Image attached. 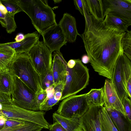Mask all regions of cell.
<instances>
[{
	"instance_id": "cell-1",
	"label": "cell",
	"mask_w": 131,
	"mask_h": 131,
	"mask_svg": "<svg viewBox=\"0 0 131 131\" xmlns=\"http://www.w3.org/2000/svg\"><path fill=\"white\" fill-rule=\"evenodd\" d=\"M91 17V23L80 36L94 71L111 80L116 61L124 53L121 39L125 32L107 26L103 21Z\"/></svg>"
},
{
	"instance_id": "cell-2",
	"label": "cell",
	"mask_w": 131,
	"mask_h": 131,
	"mask_svg": "<svg viewBox=\"0 0 131 131\" xmlns=\"http://www.w3.org/2000/svg\"><path fill=\"white\" fill-rule=\"evenodd\" d=\"M22 10L29 16L40 35L57 24L56 15L46 0H17Z\"/></svg>"
},
{
	"instance_id": "cell-3",
	"label": "cell",
	"mask_w": 131,
	"mask_h": 131,
	"mask_svg": "<svg viewBox=\"0 0 131 131\" xmlns=\"http://www.w3.org/2000/svg\"><path fill=\"white\" fill-rule=\"evenodd\" d=\"M7 68L13 76L19 78L36 95L43 90L40 76L27 53L16 54Z\"/></svg>"
},
{
	"instance_id": "cell-4",
	"label": "cell",
	"mask_w": 131,
	"mask_h": 131,
	"mask_svg": "<svg viewBox=\"0 0 131 131\" xmlns=\"http://www.w3.org/2000/svg\"><path fill=\"white\" fill-rule=\"evenodd\" d=\"M67 66L66 80L60 101L76 95L85 88L89 83V69L80 59L70 60Z\"/></svg>"
},
{
	"instance_id": "cell-5",
	"label": "cell",
	"mask_w": 131,
	"mask_h": 131,
	"mask_svg": "<svg viewBox=\"0 0 131 131\" xmlns=\"http://www.w3.org/2000/svg\"><path fill=\"white\" fill-rule=\"evenodd\" d=\"M45 113L42 111H31L10 104H0V116L28 121L36 124L43 128L49 129L50 125L45 118Z\"/></svg>"
},
{
	"instance_id": "cell-6",
	"label": "cell",
	"mask_w": 131,
	"mask_h": 131,
	"mask_svg": "<svg viewBox=\"0 0 131 131\" xmlns=\"http://www.w3.org/2000/svg\"><path fill=\"white\" fill-rule=\"evenodd\" d=\"M13 76V85L11 93L12 104L28 111L39 110L36 94L19 78L16 75Z\"/></svg>"
},
{
	"instance_id": "cell-7",
	"label": "cell",
	"mask_w": 131,
	"mask_h": 131,
	"mask_svg": "<svg viewBox=\"0 0 131 131\" xmlns=\"http://www.w3.org/2000/svg\"><path fill=\"white\" fill-rule=\"evenodd\" d=\"M27 53L40 78L44 77L51 69L52 52L43 41L39 40Z\"/></svg>"
},
{
	"instance_id": "cell-8",
	"label": "cell",
	"mask_w": 131,
	"mask_h": 131,
	"mask_svg": "<svg viewBox=\"0 0 131 131\" xmlns=\"http://www.w3.org/2000/svg\"><path fill=\"white\" fill-rule=\"evenodd\" d=\"M89 107L86 99V93L75 95L63 100L55 112L66 117L80 118Z\"/></svg>"
},
{
	"instance_id": "cell-9",
	"label": "cell",
	"mask_w": 131,
	"mask_h": 131,
	"mask_svg": "<svg viewBox=\"0 0 131 131\" xmlns=\"http://www.w3.org/2000/svg\"><path fill=\"white\" fill-rule=\"evenodd\" d=\"M104 15L120 18L131 25V0H102Z\"/></svg>"
},
{
	"instance_id": "cell-10",
	"label": "cell",
	"mask_w": 131,
	"mask_h": 131,
	"mask_svg": "<svg viewBox=\"0 0 131 131\" xmlns=\"http://www.w3.org/2000/svg\"><path fill=\"white\" fill-rule=\"evenodd\" d=\"M44 44L52 52L60 51L61 48L66 45L67 42L63 32L58 24L50 27L41 35Z\"/></svg>"
},
{
	"instance_id": "cell-11",
	"label": "cell",
	"mask_w": 131,
	"mask_h": 131,
	"mask_svg": "<svg viewBox=\"0 0 131 131\" xmlns=\"http://www.w3.org/2000/svg\"><path fill=\"white\" fill-rule=\"evenodd\" d=\"M102 88L105 99L104 106L106 109L117 111L127 117L121 102L111 80L106 79Z\"/></svg>"
},
{
	"instance_id": "cell-12",
	"label": "cell",
	"mask_w": 131,
	"mask_h": 131,
	"mask_svg": "<svg viewBox=\"0 0 131 131\" xmlns=\"http://www.w3.org/2000/svg\"><path fill=\"white\" fill-rule=\"evenodd\" d=\"M51 70L55 85L65 84L67 73V62L60 51H55L53 55Z\"/></svg>"
},
{
	"instance_id": "cell-13",
	"label": "cell",
	"mask_w": 131,
	"mask_h": 131,
	"mask_svg": "<svg viewBox=\"0 0 131 131\" xmlns=\"http://www.w3.org/2000/svg\"><path fill=\"white\" fill-rule=\"evenodd\" d=\"M101 106L89 107L80 118V126L83 131H101L99 118Z\"/></svg>"
},
{
	"instance_id": "cell-14",
	"label": "cell",
	"mask_w": 131,
	"mask_h": 131,
	"mask_svg": "<svg viewBox=\"0 0 131 131\" xmlns=\"http://www.w3.org/2000/svg\"><path fill=\"white\" fill-rule=\"evenodd\" d=\"M124 53L118 57L114 67L111 81L121 101L124 97H129L123 82L122 69L124 62Z\"/></svg>"
},
{
	"instance_id": "cell-15",
	"label": "cell",
	"mask_w": 131,
	"mask_h": 131,
	"mask_svg": "<svg viewBox=\"0 0 131 131\" xmlns=\"http://www.w3.org/2000/svg\"><path fill=\"white\" fill-rule=\"evenodd\" d=\"M65 36L67 42H75L77 36H80L77 28L75 18L70 14L66 13L58 24Z\"/></svg>"
},
{
	"instance_id": "cell-16",
	"label": "cell",
	"mask_w": 131,
	"mask_h": 131,
	"mask_svg": "<svg viewBox=\"0 0 131 131\" xmlns=\"http://www.w3.org/2000/svg\"><path fill=\"white\" fill-rule=\"evenodd\" d=\"M39 37L40 34L36 31L25 35V38L20 42L0 43V45L11 48L16 54L27 53L39 40Z\"/></svg>"
},
{
	"instance_id": "cell-17",
	"label": "cell",
	"mask_w": 131,
	"mask_h": 131,
	"mask_svg": "<svg viewBox=\"0 0 131 131\" xmlns=\"http://www.w3.org/2000/svg\"><path fill=\"white\" fill-rule=\"evenodd\" d=\"M106 109L110 117L118 131H131V122L127 117L117 111Z\"/></svg>"
},
{
	"instance_id": "cell-18",
	"label": "cell",
	"mask_w": 131,
	"mask_h": 131,
	"mask_svg": "<svg viewBox=\"0 0 131 131\" xmlns=\"http://www.w3.org/2000/svg\"><path fill=\"white\" fill-rule=\"evenodd\" d=\"M86 97L89 107L104 106L105 99L102 87L91 89L86 93Z\"/></svg>"
},
{
	"instance_id": "cell-19",
	"label": "cell",
	"mask_w": 131,
	"mask_h": 131,
	"mask_svg": "<svg viewBox=\"0 0 131 131\" xmlns=\"http://www.w3.org/2000/svg\"><path fill=\"white\" fill-rule=\"evenodd\" d=\"M90 14L97 20L102 21L105 17L102 0H85Z\"/></svg>"
},
{
	"instance_id": "cell-20",
	"label": "cell",
	"mask_w": 131,
	"mask_h": 131,
	"mask_svg": "<svg viewBox=\"0 0 131 131\" xmlns=\"http://www.w3.org/2000/svg\"><path fill=\"white\" fill-rule=\"evenodd\" d=\"M13 76L7 68L0 70V92L11 95Z\"/></svg>"
},
{
	"instance_id": "cell-21",
	"label": "cell",
	"mask_w": 131,
	"mask_h": 131,
	"mask_svg": "<svg viewBox=\"0 0 131 131\" xmlns=\"http://www.w3.org/2000/svg\"><path fill=\"white\" fill-rule=\"evenodd\" d=\"M53 119L60 124L66 131H75L80 127V118H70L61 116L55 112L52 115Z\"/></svg>"
},
{
	"instance_id": "cell-22",
	"label": "cell",
	"mask_w": 131,
	"mask_h": 131,
	"mask_svg": "<svg viewBox=\"0 0 131 131\" xmlns=\"http://www.w3.org/2000/svg\"><path fill=\"white\" fill-rule=\"evenodd\" d=\"M99 118L101 131H118L104 106L99 110Z\"/></svg>"
},
{
	"instance_id": "cell-23",
	"label": "cell",
	"mask_w": 131,
	"mask_h": 131,
	"mask_svg": "<svg viewBox=\"0 0 131 131\" xmlns=\"http://www.w3.org/2000/svg\"><path fill=\"white\" fill-rule=\"evenodd\" d=\"M131 61L124 54L122 77L124 85L130 100L131 99Z\"/></svg>"
},
{
	"instance_id": "cell-24",
	"label": "cell",
	"mask_w": 131,
	"mask_h": 131,
	"mask_svg": "<svg viewBox=\"0 0 131 131\" xmlns=\"http://www.w3.org/2000/svg\"><path fill=\"white\" fill-rule=\"evenodd\" d=\"M103 21L106 26L112 27L124 32L126 31L130 26L122 19L110 14L105 15Z\"/></svg>"
},
{
	"instance_id": "cell-25",
	"label": "cell",
	"mask_w": 131,
	"mask_h": 131,
	"mask_svg": "<svg viewBox=\"0 0 131 131\" xmlns=\"http://www.w3.org/2000/svg\"><path fill=\"white\" fill-rule=\"evenodd\" d=\"M15 54L11 48L0 45V70L7 68Z\"/></svg>"
},
{
	"instance_id": "cell-26",
	"label": "cell",
	"mask_w": 131,
	"mask_h": 131,
	"mask_svg": "<svg viewBox=\"0 0 131 131\" xmlns=\"http://www.w3.org/2000/svg\"><path fill=\"white\" fill-rule=\"evenodd\" d=\"M0 23L6 29L8 33L11 34L14 31L17 26L14 20V16L8 13L4 14L0 11Z\"/></svg>"
},
{
	"instance_id": "cell-27",
	"label": "cell",
	"mask_w": 131,
	"mask_h": 131,
	"mask_svg": "<svg viewBox=\"0 0 131 131\" xmlns=\"http://www.w3.org/2000/svg\"><path fill=\"white\" fill-rule=\"evenodd\" d=\"M73 2L76 9L78 10L85 18V25L91 21V15L88 9L85 0H74Z\"/></svg>"
},
{
	"instance_id": "cell-28",
	"label": "cell",
	"mask_w": 131,
	"mask_h": 131,
	"mask_svg": "<svg viewBox=\"0 0 131 131\" xmlns=\"http://www.w3.org/2000/svg\"><path fill=\"white\" fill-rule=\"evenodd\" d=\"M121 44L123 53L131 60V31L125 32L121 39Z\"/></svg>"
},
{
	"instance_id": "cell-29",
	"label": "cell",
	"mask_w": 131,
	"mask_h": 131,
	"mask_svg": "<svg viewBox=\"0 0 131 131\" xmlns=\"http://www.w3.org/2000/svg\"><path fill=\"white\" fill-rule=\"evenodd\" d=\"M0 1L6 7L8 14L14 16L16 13L22 12L18 5L17 0Z\"/></svg>"
},
{
	"instance_id": "cell-30",
	"label": "cell",
	"mask_w": 131,
	"mask_h": 131,
	"mask_svg": "<svg viewBox=\"0 0 131 131\" xmlns=\"http://www.w3.org/2000/svg\"><path fill=\"white\" fill-rule=\"evenodd\" d=\"M43 128L39 125L28 122L24 125L10 131H41Z\"/></svg>"
},
{
	"instance_id": "cell-31",
	"label": "cell",
	"mask_w": 131,
	"mask_h": 131,
	"mask_svg": "<svg viewBox=\"0 0 131 131\" xmlns=\"http://www.w3.org/2000/svg\"><path fill=\"white\" fill-rule=\"evenodd\" d=\"M41 88L42 90H46L47 88L54 84L51 69L43 77L40 78Z\"/></svg>"
},
{
	"instance_id": "cell-32",
	"label": "cell",
	"mask_w": 131,
	"mask_h": 131,
	"mask_svg": "<svg viewBox=\"0 0 131 131\" xmlns=\"http://www.w3.org/2000/svg\"><path fill=\"white\" fill-rule=\"evenodd\" d=\"M28 122L29 121L12 118H6L4 128H17L24 125Z\"/></svg>"
},
{
	"instance_id": "cell-33",
	"label": "cell",
	"mask_w": 131,
	"mask_h": 131,
	"mask_svg": "<svg viewBox=\"0 0 131 131\" xmlns=\"http://www.w3.org/2000/svg\"><path fill=\"white\" fill-rule=\"evenodd\" d=\"M121 102L127 117L131 122V100L128 97H124Z\"/></svg>"
},
{
	"instance_id": "cell-34",
	"label": "cell",
	"mask_w": 131,
	"mask_h": 131,
	"mask_svg": "<svg viewBox=\"0 0 131 131\" xmlns=\"http://www.w3.org/2000/svg\"><path fill=\"white\" fill-rule=\"evenodd\" d=\"M47 96L46 90H43L36 95V101L39 107L45 101Z\"/></svg>"
},
{
	"instance_id": "cell-35",
	"label": "cell",
	"mask_w": 131,
	"mask_h": 131,
	"mask_svg": "<svg viewBox=\"0 0 131 131\" xmlns=\"http://www.w3.org/2000/svg\"><path fill=\"white\" fill-rule=\"evenodd\" d=\"M10 103H12L11 95L0 92V104Z\"/></svg>"
},
{
	"instance_id": "cell-36",
	"label": "cell",
	"mask_w": 131,
	"mask_h": 131,
	"mask_svg": "<svg viewBox=\"0 0 131 131\" xmlns=\"http://www.w3.org/2000/svg\"><path fill=\"white\" fill-rule=\"evenodd\" d=\"M50 131H66L64 128L59 123L55 121L49 126Z\"/></svg>"
},
{
	"instance_id": "cell-37",
	"label": "cell",
	"mask_w": 131,
	"mask_h": 131,
	"mask_svg": "<svg viewBox=\"0 0 131 131\" xmlns=\"http://www.w3.org/2000/svg\"><path fill=\"white\" fill-rule=\"evenodd\" d=\"M25 38V35L22 33L18 34L16 37L15 39L16 42H19L23 40Z\"/></svg>"
},
{
	"instance_id": "cell-38",
	"label": "cell",
	"mask_w": 131,
	"mask_h": 131,
	"mask_svg": "<svg viewBox=\"0 0 131 131\" xmlns=\"http://www.w3.org/2000/svg\"><path fill=\"white\" fill-rule=\"evenodd\" d=\"M81 62L84 64H87L89 62V58L86 54H84L81 58Z\"/></svg>"
},
{
	"instance_id": "cell-39",
	"label": "cell",
	"mask_w": 131,
	"mask_h": 131,
	"mask_svg": "<svg viewBox=\"0 0 131 131\" xmlns=\"http://www.w3.org/2000/svg\"><path fill=\"white\" fill-rule=\"evenodd\" d=\"M0 11L3 14H6L7 13V11L5 7L2 3L0 0Z\"/></svg>"
},
{
	"instance_id": "cell-40",
	"label": "cell",
	"mask_w": 131,
	"mask_h": 131,
	"mask_svg": "<svg viewBox=\"0 0 131 131\" xmlns=\"http://www.w3.org/2000/svg\"><path fill=\"white\" fill-rule=\"evenodd\" d=\"M6 119L2 116H0V130L4 127L5 122Z\"/></svg>"
},
{
	"instance_id": "cell-41",
	"label": "cell",
	"mask_w": 131,
	"mask_h": 131,
	"mask_svg": "<svg viewBox=\"0 0 131 131\" xmlns=\"http://www.w3.org/2000/svg\"><path fill=\"white\" fill-rule=\"evenodd\" d=\"M16 128H4L2 130H0V131H10Z\"/></svg>"
},
{
	"instance_id": "cell-42",
	"label": "cell",
	"mask_w": 131,
	"mask_h": 131,
	"mask_svg": "<svg viewBox=\"0 0 131 131\" xmlns=\"http://www.w3.org/2000/svg\"><path fill=\"white\" fill-rule=\"evenodd\" d=\"M54 4L58 3L60 2L61 1V0H53Z\"/></svg>"
},
{
	"instance_id": "cell-43",
	"label": "cell",
	"mask_w": 131,
	"mask_h": 131,
	"mask_svg": "<svg viewBox=\"0 0 131 131\" xmlns=\"http://www.w3.org/2000/svg\"><path fill=\"white\" fill-rule=\"evenodd\" d=\"M75 131H83L81 127L80 126Z\"/></svg>"
}]
</instances>
